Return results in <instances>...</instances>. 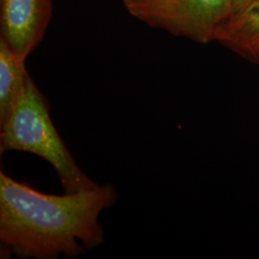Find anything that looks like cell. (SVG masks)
<instances>
[{"mask_svg": "<svg viewBox=\"0 0 259 259\" xmlns=\"http://www.w3.org/2000/svg\"><path fill=\"white\" fill-rule=\"evenodd\" d=\"M132 17L151 27L207 45L218 41L232 0H121Z\"/></svg>", "mask_w": 259, "mask_h": 259, "instance_id": "3957f363", "label": "cell"}, {"mask_svg": "<svg viewBox=\"0 0 259 259\" xmlns=\"http://www.w3.org/2000/svg\"><path fill=\"white\" fill-rule=\"evenodd\" d=\"M0 152L22 151L48 161L58 174L65 193L97 185L76 164L50 115L49 103L30 75L8 121L0 128Z\"/></svg>", "mask_w": 259, "mask_h": 259, "instance_id": "7a4b0ae2", "label": "cell"}, {"mask_svg": "<svg viewBox=\"0 0 259 259\" xmlns=\"http://www.w3.org/2000/svg\"><path fill=\"white\" fill-rule=\"evenodd\" d=\"M25 63L0 38V128L9 119L23 90L29 75Z\"/></svg>", "mask_w": 259, "mask_h": 259, "instance_id": "5b68a950", "label": "cell"}, {"mask_svg": "<svg viewBox=\"0 0 259 259\" xmlns=\"http://www.w3.org/2000/svg\"><path fill=\"white\" fill-rule=\"evenodd\" d=\"M116 199L110 184L71 194H47L1 171L2 248L21 258H76L104 243L98 217Z\"/></svg>", "mask_w": 259, "mask_h": 259, "instance_id": "6da1fadb", "label": "cell"}, {"mask_svg": "<svg viewBox=\"0 0 259 259\" xmlns=\"http://www.w3.org/2000/svg\"><path fill=\"white\" fill-rule=\"evenodd\" d=\"M258 2L259 0H232V13L226 26L242 18L247 12H249Z\"/></svg>", "mask_w": 259, "mask_h": 259, "instance_id": "52a82bcc", "label": "cell"}, {"mask_svg": "<svg viewBox=\"0 0 259 259\" xmlns=\"http://www.w3.org/2000/svg\"><path fill=\"white\" fill-rule=\"evenodd\" d=\"M54 0H0V38L27 60L44 39Z\"/></svg>", "mask_w": 259, "mask_h": 259, "instance_id": "277c9868", "label": "cell"}, {"mask_svg": "<svg viewBox=\"0 0 259 259\" xmlns=\"http://www.w3.org/2000/svg\"><path fill=\"white\" fill-rule=\"evenodd\" d=\"M217 42L259 65V2L242 18L224 28Z\"/></svg>", "mask_w": 259, "mask_h": 259, "instance_id": "8992f818", "label": "cell"}]
</instances>
